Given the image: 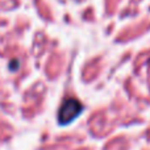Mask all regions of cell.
<instances>
[{"label":"cell","instance_id":"1","mask_svg":"<svg viewBox=\"0 0 150 150\" xmlns=\"http://www.w3.org/2000/svg\"><path fill=\"white\" fill-rule=\"evenodd\" d=\"M80 109H82V105H80V103L78 100H75V99L67 100L62 105V108H61L59 121L62 122V124H66V122L71 121V120L75 119V117L79 115Z\"/></svg>","mask_w":150,"mask_h":150}]
</instances>
